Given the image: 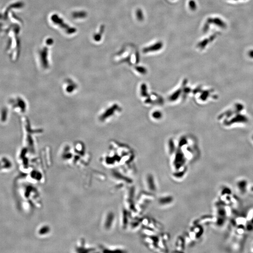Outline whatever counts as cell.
<instances>
[{"mask_svg":"<svg viewBox=\"0 0 253 253\" xmlns=\"http://www.w3.org/2000/svg\"><path fill=\"white\" fill-rule=\"evenodd\" d=\"M147 82H142L137 88V95L141 103L147 108H161L165 104V98L151 89Z\"/></svg>","mask_w":253,"mask_h":253,"instance_id":"obj_2","label":"cell"},{"mask_svg":"<svg viewBox=\"0 0 253 253\" xmlns=\"http://www.w3.org/2000/svg\"><path fill=\"white\" fill-rule=\"evenodd\" d=\"M234 1H236V0H234Z\"/></svg>","mask_w":253,"mask_h":253,"instance_id":"obj_9","label":"cell"},{"mask_svg":"<svg viewBox=\"0 0 253 253\" xmlns=\"http://www.w3.org/2000/svg\"><path fill=\"white\" fill-rule=\"evenodd\" d=\"M215 23L216 25H218L220 27L224 28L226 27V24L224 21L219 19H214Z\"/></svg>","mask_w":253,"mask_h":253,"instance_id":"obj_7","label":"cell"},{"mask_svg":"<svg viewBox=\"0 0 253 253\" xmlns=\"http://www.w3.org/2000/svg\"><path fill=\"white\" fill-rule=\"evenodd\" d=\"M79 85L77 81L72 78H66L62 83V88L63 93L67 96H73L78 92Z\"/></svg>","mask_w":253,"mask_h":253,"instance_id":"obj_4","label":"cell"},{"mask_svg":"<svg viewBox=\"0 0 253 253\" xmlns=\"http://www.w3.org/2000/svg\"><path fill=\"white\" fill-rule=\"evenodd\" d=\"M249 55L250 57L253 58V50H251L249 51Z\"/></svg>","mask_w":253,"mask_h":253,"instance_id":"obj_8","label":"cell"},{"mask_svg":"<svg viewBox=\"0 0 253 253\" xmlns=\"http://www.w3.org/2000/svg\"><path fill=\"white\" fill-rule=\"evenodd\" d=\"M192 87L188 78H181L167 93L165 98L166 101L170 105L174 106L182 104L190 97Z\"/></svg>","mask_w":253,"mask_h":253,"instance_id":"obj_1","label":"cell"},{"mask_svg":"<svg viewBox=\"0 0 253 253\" xmlns=\"http://www.w3.org/2000/svg\"><path fill=\"white\" fill-rule=\"evenodd\" d=\"M149 117L152 122L158 123L163 120L164 118V113L161 108H152L149 113Z\"/></svg>","mask_w":253,"mask_h":253,"instance_id":"obj_5","label":"cell"},{"mask_svg":"<svg viewBox=\"0 0 253 253\" xmlns=\"http://www.w3.org/2000/svg\"><path fill=\"white\" fill-rule=\"evenodd\" d=\"M123 108L117 102H110L102 108L97 115V120L101 124H107L122 115Z\"/></svg>","mask_w":253,"mask_h":253,"instance_id":"obj_3","label":"cell"},{"mask_svg":"<svg viewBox=\"0 0 253 253\" xmlns=\"http://www.w3.org/2000/svg\"><path fill=\"white\" fill-rule=\"evenodd\" d=\"M133 72L138 77H145L148 74V71L145 67L143 66L136 67L134 68Z\"/></svg>","mask_w":253,"mask_h":253,"instance_id":"obj_6","label":"cell"}]
</instances>
